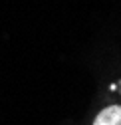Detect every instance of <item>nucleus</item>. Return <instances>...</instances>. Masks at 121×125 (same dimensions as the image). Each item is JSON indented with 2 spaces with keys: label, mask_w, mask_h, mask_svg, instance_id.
Instances as JSON below:
<instances>
[{
  "label": "nucleus",
  "mask_w": 121,
  "mask_h": 125,
  "mask_svg": "<svg viewBox=\"0 0 121 125\" xmlns=\"http://www.w3.org/2000/svg\"><path fill=\"white\" fill-rule=\"evenodd\" d=\"M93 125H121V105H109L95 115Z\"/></svg>",
  "instance_id": "nucleus-1"
}]
</instances>
